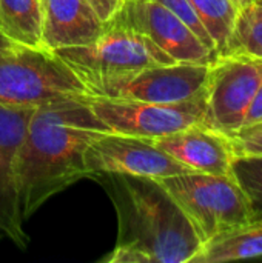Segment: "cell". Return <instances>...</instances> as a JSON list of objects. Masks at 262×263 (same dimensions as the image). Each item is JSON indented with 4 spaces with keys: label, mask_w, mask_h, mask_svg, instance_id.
I'll return each instance as SVG.
<instances>
[{
    "label": "cell",
    "mask_w": 262,
    "mask_h": 263,
    "mask_svg": "<svg viewBox=\"0 0 262 263\" xmlns=\"http://www.w3.org/2000/svg\"><path fill=\"white\" fill-rule=\"evenodd\" d=\"M111 133L86 103V96L34 108L15 157V186L22 220L48 199L88 177L85 151Z\"/></svg>",
    "instance_id": "1"
},
{
    "label": "cell",
    "mask_w": 262,
    "mask_h": 263,
    "mask_svg": "<svg viewBox=\"0 0 262 263\" xmlns=\"http://www.w3.org/2000/svg\"><path fill=\"white\" fill-rule=\"evenodd\" d=\"M114 203L117 242L105 263H190L202 242L178 202L159 180L117 173H97Z\"/></svg>",
    "instance_id": "2"
},
{
    "label": "cell",
    "mask_w": 262,
    "mask_h": 263,
    "mask_svg": "<svg viewBox=\"0 0 262 263\" xmlns=\"http://www.w3.org/2000/svg\"><path fill=\"white\" fill-rule=\"evenodd\" d=\"M159 182L187 214L202 245L252 223L249 200L232 174L190 171Z\"/></svg>",
    "instance_id": "3"
},
{
    "label": "cell",
    "mask_w": 262,
    "mask_h": 263,
    "mask_svg": "<svg viewBox=\"0 0 262 263\" xmlns=\"http://www.w3.org/2000/svg\"><path fill=\"white\" fill-rule=\"evenodd\" d=\"M83 96V82L53 51L19 45L0 55V105L37 108Z\"/></svg>",
    "instance_id": "4"
},
{
    "label": "cell",
    "mask_w": 262,
    "mask_h": 263,
    "mask_svg": "<svg viewBox=\"0 0 262 263\" xmlns=\"http://www.w3.org/2000/svg\"><path fill=\"white\" fill-rule=\"evenodd\" d=\"M210 68L212 63L176 62L80 80L88 96L145 103H181L205 92Z\"/></svg>",
    "instance_id": "5"
},
{
    "label": "cell",
    "mask_w": 262,
    "mask_h": 263,
    "mask_svg": "<svg viewBox=\"0 0 262 263\" xmlns=\"http://www.w3.org/2000/svg\"><path fill=\"white\" fill-rule=\"evenodd\" d=\"M53 52L63 60L79 79L176 63L174 59L147 35L131 29L116 18L105 22L102 32L93 43L60 48Z\"/></svg>",
    "instance_id": "6"
},
{
    "label": "cell",
    "mask_w": 262,
    "mask_h": 263,
    "mask_svg": "<svg viewBox=\"0 0 262 263\" xmlns=\"http://www.w3.org/2000/svg\"><path fill=\"white\" fill-rule=\"evenodd\" d=\"M94 116L116 134L158 139L204 123L205 92L181 103H145L86 94Z\"/></svg>",
    "instance_id": "7"
},
{
    "label": "cell",
    "mask_w": 262,
    "mask_h": 263,
    "mask_svg": "<svg viewBox=\"0 0 262 263\" xmlns=\"http://www.w3.org/2000/svg\"><path fill=\"white\" fill-rule=\"evenodd\" d=\"M262 80V60L224 55L210 68L204 125L232 137L246 120Z\"/></svg>",
    "instance_id": "8"
},
{
    "label": "cell",
    "mask_w": 262,
    "mask_h": 263,
    "mask_svg": "<svg viewBox=\"0 0 262 263\" xmlns=\"http://www.w3.org/2000/svg\"><path fill=\"white\" fill-rule=\"evenodd\" d=\"M83 160L88 179L97 173H117L159 180L191 171L154 146L151 139L116 133H103L93 140Z\"/></svg>",
    "instance_id": "9"
},
{
    "label": "cell",
    "mask_w": 262,
    "mask_h": 263,
    "mask_svg": "<svg viewBox=\"0 0 262 263\" xmlns=\"http://www.w3.org/2000/svg\"><path fill=\"white\" fill-rule=\"evenodd\" d=\"M147 35L181 63H213L218 55L170 9L156 0H124L111 17Z\"/></svg>",
    "instance_id": "10"
},
{
    "label": "cell",
    "mask_w": 262,
    "mask_h": 263,
    "mask_svg": "<svg viewBox=\"0 0 262 263\" xmlns=\"http://www.w3.org/2000/svg\"><path fill=\"white\" fill-rule=\"evenodd\" d=\"M34 108L0 105V231L19 247L28 245L19 211L15 157Z\"/></svg>",
    "instance_id": "11"
},
{
    "label": "cell",
    "mask_w": 262,
    "mask_h": 263,
    "mask_svg": "<svg viewBox=\"0 0 262 263\" xmlns=\"http://www.w3.org/2000/svg\"><path fill=\"white\" fill-rule=\"evenodd\" d=\"M151 142L191 171L215 176L232 174L235 153L230 137L204 123L153 139Z\"/></svg>",
    "instance_id": "12"
},
{
    "label": "cell",
    "mask_w": 262,
    "mask_h": 263,
    "mask_svg": "<svg viewBox=\"0 0 262 263\" xmlns=\"http://www.w3.org/2000/svg\"><path fill=\"white\" fill-rule=\"evenodd\" d=\"M42 9V48L56 51L93 43L103 22L85 0H39Z\"/></svg>",
    "instance_id": "13"
},
{
    "label": "cell",
    "mask_w": 262,
    "mask_h": 263,
    "mask_svg": "<svg viewBox=\"0 0 262 263\" xmlns=\"http://www.w3.org/2000/svg\"><path fill=\"white\" fill-rule=\"evenodd\" d=\"M255 257H262V222H252L204 243L190 263H224Z\"/></svg>",
    "instance_id": "14"
},
{
    "label": "cell",
    "mask_w": 262,
    "mask_h": 263,
    "mask_svg": "<svg viewBox=\"0 0 262 263\" xmlns=\"http://www.w3.org/2000/svg\"><path fill=\"white\" fill-rule=\"evenodd\" d=\"M0 29L14 43L42 48V9L39 0H0Z\"/></svg>",
    "instance_id": "15"
},
{
    "label": "cell",
    "mask_w": 262,
    "mask_h": 263,
    "mask_svg": "<svg viewBox=\"0 0 262 263\" xmlns=\"http://www.w3.org/2000/svg\"><path fill=\"white\" fill-rule=\"evenodd\" d=\"M224 55L262 60L261 3L252 2L238 9Z\"/></svg>",
    "instance_id": "16"
},
{
    "label": "cell",
    "mask_w": 262,
    "mask_h": 263,
    "mask_svg": "<svg viewBox=\"0 0 262 263\" xmlns=\"http://www.w3.org/2000/svg\"><path fill=\"white\" fill-rule=\"evenodd\" d=\"M208 31L218 57L224 55L238 8L232 0H190Z\"/></svg>",
    "instance_id": "17"
},
{
    "label": "cell",
    "mask_w": 262,
    "mask_h": 263,
    "mask_svg": "<svg viewBox=\"0 0 262 263\" xmlns=\"http://www.w3.org/2000/svg\"><path fill=\"white\" fill-rule=\"evenodd\" d=\"M232 176L249 200L252 222H262V154L235 156Z\"/></svg>",
    "instance_id": "18"
},
{
    "label": "cell",
    "mask_w": 262,
    "mask_h": 263,
    "mask_svg": "<svg viewBox=\"0 0 262 263\" xmlns=\"http://www.w3.org/2000/svg\"><path fill=\"white\" fill-rule=\"evenodd\" d=\"M159 2L161 5H164L167 9H170L176 17H179L215 54H216V48H215V43L208 34V31L205 29L204 23L201 22L196 9L193 8V5L190 3V0H156ZM218 55V54H216Z\"/></svg>",
    "instance_id": "19"
},
{
    "label": "cell",
    "mask_w": 262,
    "mask_h": 263,
    "mask_svg": "<svg viewBox=\"0 0 262 263\" xmlns=\"http://www.w3.org/2000/svg\"><path fill=\"white\" fill-rule=\"evenodd\" d=\"M235 156L262 154V125L242 128L230 137Z\"/></svg>",
    "instance_id": "20"
},
{
    "label": "cell",
    "mask_w": 262,
    "mask_h": 263,
    "mask_svg": "<svg viewBox=\"0 0 262 263\" xmlns=\"http://www.w3.org/2000/svg\"><path fill=\"white\" fill-rule=\"evenodd\" d=\"M85 2L93 8L97 17L105 23L119 11L124 0H85Z\"/></svg>",
    "instance_id": "21"
},
{
    "label": "cell",
    "mask_w": 262,
    "mask_h": 263,
    "mask_svg": "<svg viewBox=\"0 0 262 263\" xmlns=\"http://www.w3.org/2000/svg\"><path fill=\"white\" fill-rule=\"evenodd\" d=\"M262 123V80L256 89V94L252 100V105L249 108V112L246 116L244 125L242 128H250V126H256ZM241 128V129H242Z\"/></svg>",
    "instance_id": "22"
},
{
    "label": "cell",
    "mask_w": 262,
    "mask_h": 263,
    "mask_svg": "<svg viewBox=\"0 0 262 263\" xmlns=\"http://www.w3.org/2000/svg\"><path fill=\"white\" fill-rule=\"evenodd\" d=\"M17 46H19V45L14 43V42H11V40L2 32V29H0V55H3V54H6V52H9V51L15 49Z\"/></svg>",
    "instance_id": "23"
},
{
    "label": "cell",
    "mask_w": 262,
    "mask_h": 263,
    "mask_svg": "<svg viewBox=\"0 0 262 263\" xmlns=\"http://www.w3.org/2000/svg\"><path fill=\"white\" fill-rule=\"evenodd\" d=\"M233 2V5L239 9V8H242V6H246V5H249V3H252V0H232Z\"/></svg>",
    "instance_id": "24"
},
{
    "label": "cell",
    "mask_w": 262,
    "mask_h": 263,
    "mask_svg": "<svg viewBox=\"0 0 262 263\" xmlns=\"http://www.w3.org/2000/svg\"><path fill=\"white\" fill-rule=\"evenodd\" d=\"M252 2H253V3H261L262 5V0H252Z\"/></svg>",
    "instance_id": "25"
},
{
    "label": "cell",
    "mask_w": 262,
    "mask_h": 263,
    "mask_svg": "<svg viewBox=\"0 0 262 263\" xmlns=\"http://www.w3.org/2000/svg\"><path fill=\"white\" fill-rule=\"evenodd\" d=\"M2 237H3V233H2V231H0V239H2Z\"/></svg>",
    "instance_id": "26"
}]
</instances>
